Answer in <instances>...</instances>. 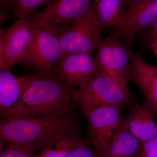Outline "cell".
Wrapping results in <instances>:
<instances>
[{
    "label": "cell",
    "instance_id": "cell-9",
    "mask_svg": "<svg viewBox=\"0 0 157 157\" xmlns=\"http://www.w3.org/2000/svg\"><path fill=\"white\" fill-rule=\"evenodd\" d=\"M119 109L99 107L84 113L88 121L90 141L98 157H106L109 142L121 126Z\"/></svg>",
    "mask_w": 157,
    "mask_h": 157
},
{
    "label": "cell",
    "instance_id": "cell-4",
    "mask_svg": "<svg viewBox=\"0 0 157 157\" xmlns=\"http://www.w3.org/2000/svg\"><path fill=\"white\" fill-rule=\"evenodd\" d=\"M94 0H52L44 9L33 14V27L59 37L90 8Z\"/></svg>",
    "mask_w": 157,
    "mask_h": 157
},
{
    "label": "cell",
    "instance_id": "cell-17",
    "mask_svg": "<svg viewBox=\"0 0 157 157\" xmlns=\"http://www.w3.org/2000/svg\"><path fill=\"white\" fill-rule=\"evenodd\" d=\"M85 141L82 139L72 138L57 140L35 153L34 157H67L72 150Z\"/></svg>",
    "mask_w": 157,
    "mask_h": 157
},
{
    "label": "cell",
    "instance_id": "cell-11",
    "mask_svg": "<svg viewBox=\"0 0 157 157\" xmlns=\"http://www.w3.org/2000/svg\"><path fill=\"white\" fill-rule=\"evenodd\" d=\"M128 6L123 22L115 33L123 37L127 45L156 21L157 0H135Z\"/></svg>",
    "mask_w": 157,
    "mask_h": 157
},
{
    "label": "cell",
    "instance_id": "cell-22",
    "mask_svg": "<svg viewBox=\"0 0 157 157\" xmlns=\"http://www.w3.org/2000/svg\"><path fill=\"white\" fill-rule=\"evenodd\" d=\"M147 42L157 39V20L154 24L145 32Z\"/></svg>",
    "mask_w": 157,
    "mask_h": 157
},
{
    "label": "cell",
    "instance_id": "cell-19",
    "mask_svg": "<svg viewBox=\"0 0 157 157\" xmlns=\"http://www.w3.org/2000/svg\"><path fill=\"white\" fill-rule=\"evenodd\" d=\"M90 140L85 141L72 150L67 157H98L94 149L92 148Z\"/></svg>",
    "mask_w": 157,
    "mask_h": 157
},
{
    "label": "cell",
    "instance_id": "cell-24",
    "mask_svg": "<svg viewBox=\"0 0 157 157\" xmlns=\"http://www.w3.org/2000/svg\"><path fill=\"white\" fill-rule=\"evenodd\" d=\"M134 157H145L144 154L143 152L142 151V148H141V149L140 150L139 152Z\"/></svg>",
    "mask_w": 157,
    "mask_h": 157
},
{
    "label": "cell",
    "instance_id": "cell-6",
    "mask_svg": "<svg viewBox=\"0 0 157 157\" xmlns=\"http://www.w3.org/2000/svg\"><path fill=\"white\" fill-rule=\"evenodd\" d=\"M95 59L101 73L129 90L131 66L129 50L116 34L102 38L98 43Z\"/></svg>",
    "mask_w": 157,
    "mask_h": 157
},
{
    "label": "cell",
    "instance_id": "cell-21",
    "mask_svg": "<svg viewBox=\"0 0 157 157\" xmlns=\"http://www.w3.org/2000/svg\"><path fill=\"white\" fill-rule=\"evenodd\" d=\"M14 1V0H0L1 21L9 17V11L10 9H12Z\"/></svg>",
    "mask_w": 157,
    "mask_h": 157
},
{
    "label": "cell",
    "instance_id": "cell-2",
    "mask_svg": "<svg viewBox=\"0 0 157 157\" xmlns=\"http://www.w3.org/2000/svg\"><path fill=\"white\" fill-rule=\"evenodd\" d=\"M75 117L55 119L28 118L1 121L0 138L8 147L36 153L64 138H81Z\"/></svg>",
    "mask_w": 157,
    "mask_h": 157
},
{
    "label": "cell",
    "instance_id": "cell-15",
    "mask_svg": "<svg viewBox=\"0 0 157 157\" xmlns=\"http://www.w3.org/2000/svg\"><path fill=\"white\" fill-rule=\"evenodd\" d=\"M95 14L104 29H112L116 32L122 24L127 10L123 0H94Z\"/></svg>",
    "mask_w": 157,
    "mask_h": 157
},
{
    "label": "cell",
    "instance_id": "cell-18",
    "mask_svg": "<svg viewBox=\"0 0 157 157\" xmlns=\"http://www.w3.org/2000/svg\"><path fill=\"white\" fill-rule=\"evenodd\" d=\"M52 0H14L12 13L17 19L33 15L39 8L48 5Z\"/></svg>",
    "mask_w": 157,
    "mask_h": 157
},
{
    "label": "cell",
    "instance_id": "cell-8",
    "mask_svg": "<svg viewBox=\"0 0 157 157\" xmlns=\"http://www.w3.org/2000/svg\"><path fill=\"white\" fill-rule=\"evenodd\" d=\"M63 58V49L59 37L44 29L34 27L25 63L41 73H50Z\"/></svg>",
    "mask_w": 157,
    "mask_h": 157
},
{
    "label": "cell",
    "instance_id": "cell-5",
    "mask_svg": "<svg viewBox=\"0 0 157 157\" xmlns=\"http://www.w3.org/2000/svg\"><path fill=\"white\" fill-rule=\"evenodd\" d=\"M104 29L96 17L92 3L88 11L59 37L63 58L72 54L92 53Z\"/></svg>",
    "mask_w": 157,
    "mask_h": 157
},
{
    "label": "cell",
    "instance_id": "cell-7",
    "mask_svg": "<svg viewBox=\"0 0 157 157\" xmlns=\"http://www.w3.org/2000/svg\"><path fill=\"white\" fill-rule=\"evenodd\" d=\"M29 19L20 18L8 29L1 28L0 69L10 71L14 65L25 63L33 37Z\"/></svg>",
    "mask_w": 157,
    "mask_h": 157
},
{
    "label": "cell",
    "instance_id": "cell-14",
    "mask_svg": "<svg viewBox=\"0 0 157 157\" xmlns=\"http://www.w3.org/2000/svg\"><path fill=\"white\" fill-rule=\"evenodd\" d=\"M36 76H16L9 70H1L0 113L11 108L19 101Z\"/></svg>",
    "mask_w": 157,
    "mask_h": 157
},
{
    "label": "cell",
    "instance_id": "cell-25",
    "mask_svg": "<svg viewBox=\"0 0 157 157\" xmlns=\"http://www.w3.org/2000/svg\"><path fill=\"white\" fill-rule=\"evenodd\" d=\"M135 0H123L124 3H125L126 5H128L129 6L133 2H134Z\"/></svg>",
    "mask_w": 157,
    "mask_h": 157
},
{
    "label": "cell",
    "instance_id": "cell-26",
    "mask_svg": "<svg viewBox=\"0 0 157 157\" xmlns=\"http://www.w3.org/2000/svg\"></svg>",
    "mask_w": 157,
    "mask_h": 157
},
{
    "label": "cell",
    "instance_id": "cell-3",
    "mask_svg": "<svg viewBox=\"0 0 157 157\" xmlns=\"http://www.w3.org/2000/svg\"><path fill=\"white\" fill-rule=\"evenodd\" d=\"M70 91L73 102L83 113L99 107L120 109L129 103V90L101 72L83 87Z\"/></svg>",
    "mask_w": 157,
    "mask_h": 157
},
{
    "label": "cell",
    "instance_id": "cell-16",
    "mask_svg": "<svg viewBox=\"0 0 157 157\" xmlns=\"http://www.w3.org/2000/svg\"><path fill=\"white\" fill-rule=\"evenodd\" d=\"M141 148V143L121 123L109 142L105 157H134Z\"/></svg>",
    "mask_w": 157,
    "mask_h": 157
},
{
    "label": "cell",
    "instance_id": "cell-10",
    "mask_svg": "<svg viewBox=\"0 0 157 157\" xmlns=\"http://www.w3.org/2000/svg\"><path fill=\"white\" fill-rule=\"evenodd\" d=\"M100 72L92 53H76L63 58L52 73L70 90L83 87Z\"/></svg>",
    "mask_w": 157,
    "mask_h": 157
},
{
    "label": "cell",
    "instance_id": "cell-12",
    "mask_svg": "<svg viewBox=\"0 0 157 157\" xmlns=\"http://www.w3.org/2000/svg\"><path fill=\"white\" fill-rule=\"evenodd\" d=\"M157 115L156 110L145 101L134 105L121 124L142 144L157 137Z\"/></svg>",
    "mask_w": 157,
    "mask_h": 157
},
{
    "label": "cell",
    "instance_id": "cell-1",
    "mask_svg": "<svg viewBox=\"0 0 157 157\" xmlns=\"http://www.w3.org/2000/svg\"><path fill=\"white\" fill-rule=\"evenodd\" d=\"M76 105L71 93L53 73H40L16 104L1 113V121L28 118L73 117Z\"/></svg>",
    "mask_w": 157,
    "mask_h": 157
},
{
    "label": "cell",
    "instance_id": "cell-13",
    "mask_svg": "<svg viewBox=\"0 0 157 157\" xmlns=\"http://www.w3.org/2000/svg\"><path fill=\"white\" fill-rule=\"evenodd\" d=\"M131 71L130 81L135 83L149 103L157 112V65L144 61L129 50Z\"/></svg>",
    "mask_w": 157,
    "mask_h": 157
},
{
    "label": "cell",
    "instance_id": "cell-23",
    "mask_svg": "<svg viewBox=\"0 0 157 157\" xmlns=\"http://www.w3.org/2000/svg\"><path fill=\"white\" fill-rule=\"evenodd\" d=\"M148 45L157 58V39L148 41Z\"/></svg>",
    "mask_w": 157,
    "mask_h": 157
},
{
    "label": "cell",
    "instance_id": "cell-20",
    "mask_svg": "<svg viewBox=\"0 0 157 157\" xmlns=\"http://www.w3.org/2000/svg\"><path fill=\"white\" fill-rule=\"evenodd\" d=\"M35 154L21 149L8 147L1 151L0 157H34Z\"/></svg>",
    "mask_w": 157,
    "mask_h": 157
}]
</instances>
